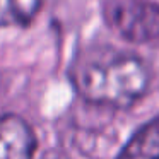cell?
<instances>
[{"label":"cell","mask_w":159,"mask_h":159,"mask_svg":"<svg viewBox=\"0 0 159 159\" xmlns=\"http://www.w3.org/2000/svg\"><path fill=\"white\" fill-rule=\"evenodd\" d=\"M72 82L89 103L127 108L144 96L149 70L137 55L101 50L75 63Z\"/></svg>","instance_id":"obj_1"},{"label":"cell","mask_w":159,"mask_h":159,"mask_svg":"<svg viewBox=\"0 0 159 159\" xmlns=\"http://www.w3.org/2000/svg\"><path fill=\"white\" fill-rule=\"evenodd\" d=\"M106 24L130 43H147L159 38V4L152 0H104Z\"/></svg>","instance_id":"obj_2"},{"label":"cell","mask_w":159,"mask_h":159,"mask_svg":"<svg viewBox=\"0 0 159 159\" xmlns=\"http://www.w3.org/2000/svg\"><path fill=\"white\" fill-rule=\"evenodd\" d=\"M36 137L28 121L16 115L0 118V159H33Z\"/></svg>","instance_id":"obj_3"},{"label":"cell","mask_w":159,"mask_h":159,"mask_svg":"<svg viewBox=\"0 0 159 159\" xmlns=\"http://www.w3.org/2000/svg\"><path fill=\"white\" fill-rule=\"evenodd\" d=\"M118 159H159V120H152L135 132Z\"/></svg>","instance_id":"obj_4"},{"label":"cell","mask_w":159,"mask_h":159,"mask_svg":"<svg viewBox=\"0 0 159 159\" xmlns=\"http://www.w3.org/2000/svg\"><path fill=\"white\" fill-rule=\"evenodd\" d=\"M43 0H0V28L28 26L41 9Z\"/></svg>","instance_id":"obj_5"},{"label":"cell","mask_w":159,"mask_h":159,"mask_svg":"<svg viewBox=\"0 0 159 159\" xmlns=\"http://www.w3.org/2000/svg\"><path fill=\"white\" fill-rule=\"evenodd\" d=\"M45 159H67V157L62 154H50V156H45Z\"/></svg>","instance_id":"obj_6"}]
</instances>
